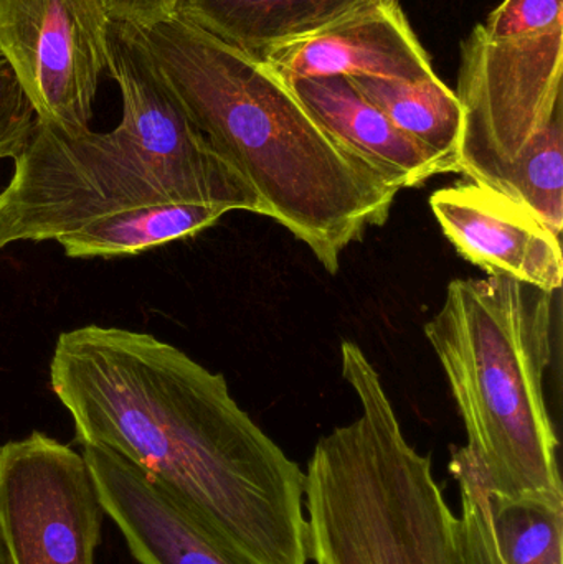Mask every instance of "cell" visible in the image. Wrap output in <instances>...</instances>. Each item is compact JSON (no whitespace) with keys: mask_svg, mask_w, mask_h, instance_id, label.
Here are the masks:
<instances>
[{"mask_svg":"<svg viewBox=\"0 0 563 564\" xmlns=\"http://www.w3.org/2000/svg\"><path fill=\"white\" fill-rule=\"evenodd\" d=\"M563 0H502L462 43L458 171L496 188L563 109Z\"/></svg>","mask_w":563,"mask_h":564,"instance_id":"5b68a950","label":"cell"},{"mask_svg":"<svg viewBox=\"0 0 563 564\" xmlns=\"http://www.w3.org/2000/svg\"><path fill=\"white\" fill-rule=\"evenodd\" d=\"M400 131L458 171L463 108L439 75L422 79L349 78Z\"/></svg>","mask_w":563,"mask_h":564,"instance_id":"e0dca14e","label":"cell"},{"mask_svg":"<svg viewBox=\"0 0 563 564\" xmlns=\"http://www.w3.org/2000/svg\"><path fill=\"white\" fill-rule=\"evenodd\" d=\"M450 470L462 494L463 564H563V503L502 496L466 446H452Z\"/></svg>","mask_w":563,"mask_h":564,"instance_id":"4fadbf2b","label":"cell"},{"mask_svg":"<svg viewBox=\"0 0 563 564\" xmlns=\"http://www.w3.org/2000/svg\"><path fill=\"white\" fill-rule=\"evenodd\" d=\"M498 192L541 220L555 237L563 228V109L532 138Z\"/></svg>","mask_w":563,"mask_h":564,"instance_id":"ac0fdd59","label":"cell"},{"mask_svg":"<svg viewBox=\"0 0 563 564\" xmlns=\"http://www.w3.org/2000/svg\"><path fill=\"white\" fill-rule=\"evenodd\" d=\"M111 23L105 0H0V56L36 121L88 131Z\"/></svg>","mask_w":563,"mask_h":564,"instance_id":"9c48e42d","label":"cell"},{"mask_svg":"<svg viewBox=\"0 0 563 564\" xmlns=\"http://www.w3.org/2000/svg\"><path fill=\"white\" fill-rule=\"evenodd\" d=\"M165 202L172 200L112 131L68 134L35 121L0 192V250L56 241L119 212Z\"/></svg>","mask_w":563,"mask_h":564,"instance_id":"8992f818","label":"cell"},{"mask_svg":"<svg viewBox=\"0 0 563 564\" xmlns=\"http://www.w3.org/2000/svg\"><path fill=\"white\" fill-rule=\"evenodd\" d=\"M198 131L273 218L327 273L369 228L389 220L399 188L340 145L260 56L171 15L141 29Z\"/></svg>","mask_w":563,"mask_h":564,"instance_id":"7a4b0ae2","label":"cell"},{"mask_svg":"<svg viewBox=\"0 0 563 564\" xmlns=\"http://www.w3.org/2000/svg\"><path fill=\"white\" fill-rule=\"evenodd\" d=\"M0 564H7L6 552H3L2 543H0Z\"/></svg>","mask_w":563,"mask_h":564,"instance_id":"44dd1931","label":"cell"},{"mask_svg":"<svg viewBox=\"0 0 563 564\" xmlns=\"http://www.w3.org/2000/svg\"><path fill=\"white\" fill-rule=\"evenodd\" d=\"M108 72L122 98L121 122L112 134L169 200L260 214L257 195L218 158L185 111L141 29L112 20Z\"/></svg>","mask_w":563,"mask_h":564,"instance_id":"52a82bcc","label":"cell"},{"mask_svg":"<svg viewBox=\"0 0 563 564\" xmlns=\"http://www.w3.org/2000/svg\"><path fill=\"white\" fill-rule=\"evenodd\" d=\"M106 516L141 564H240L161 484L101 446H83Z\"/></svg>","mask_w":563,"mask_h":564,"instance_id":"7c38bea8","label":"cell"},{"mask_svg":"<svg viewBox=\"0 0 563 564\" xmlns=\"http://www.w3.org/2000/svg\"><path fill=\"white\" fill-rule=\"evenodd\" d=\"M105 516L83 453L36 431L0 444L7 564H95Z\"/></svg>","mask_w":563,"mask_h":564,"instance_id":"ba28073f","label":"cell"},{"mask_svg":"<svg viewBox=\"0 0 563 564\" xmlns=\"http://www.w3.org/2000/svg\"><path fill=\"white\" fill-rule=\"evenodd\" d=\"M554 297L508 276L462 278L450 282L423 330L489 486L502 496L563 503L544 394Z\"/></svg>","mask_w":563,"mask_h":564,"instance_id":"3957f363","label":"cell"},{"mask_svg":"<svg viewBox=\"0 0 563 564\" xmlns=\"http://www.w3.org/2000/svg\"><path fill=\"white\" fill-rule=\"evenodd\" d=\"M430 207L456 253L488 276L562 288L561 238L501 192L468 178L436 191Z\"/></svg>","mask_w":563,"mask_h":564,"instance_id":"8fae6325","label":"cell"},{"mask_svg":"<svg viewBox=\"0 0 563 564\" xmlns=\"http://www.w3.org/2000/svg\"><path fill=\"white\" fill-rule=\"evenodd\" d=\"M50 384L82 446L161 484L240 564H307L304 473L238 406L224 375L128 328L63 332Z\"/></svg>","mask_w":563,"mask_h":564,"instance_id":"6da1fadb","label":"cell"},{"mask_svg":"<svg viewBox=\"0 0 563 564\" xmlns=\"http://www.w3.org/2000/svg\"><path fill=\"white\" fill-rule=\"evenodd\" d=\"M343 378L360 414L320 440L304 473L307 560L316 564H463L458 517L432 459L405 440L379 371L350 340Z\"/></svg>","mask_w":563,"mask_h":564,"instance_id":"277c9868","label":"cell"},{"mask_svg":"<svg viewBox=\"0 0 563 564\" xmlns=\"http://www.w3.org/2000/svg\"><path fill=\"white\" fill-rule=\"evenodd\" d=\"M288 85L340 145L364 159L392 187H419L435 175L453 172L400 131L346 76L294 79Z\"/></svg>","mask_w":563,"mask_h":564,"instance_id":"5bb4252c","label":"cell"},{"mask_svg":"<svg viewBox=\"0 0 563 564\" xmlns=\"http://www.w3.org/2000/svg\"><path fill=\"white\" fill-rule=\"evenodd\" d=\"M258 56L288 83L329 76H436L399 0H364L313 32L277 43Z\"/></svg>","mask_w":563,"mask_h":564,"instance_id":"30bf717a","label":"cell"},{"mask_svg":"<svg viewBox=\"0 0 563 564\" xmlns=\"http://www.w3.org/2000/svg\"><path fill=\"white\" fill-rule=\"evenodd\" d=\"M105 3L116 22L148 29L172 15L174 0H105Z\"/></svg>","mask_w":563,"mask_h":564,"instance_id":"ffe728a7","label":"cell"},{"mask_svg":"<svg viewBox=\"0 0 563 564\" xmlns=\"http://www.w3.org/2000/svg\"><path fill=\"white\" fill-rule=\"evenodd\" d=\"M364 0H174L172 15L251 55L313 32Z\"/></svg>","mask_w":563,"mask_h":564,"instance_id":"9a60e30c","label":"cell"},{"mask_svg":"<svg viewBox=\"0 0 563 564\" xmlns=\"http://www.w3.org/2000/svg\"><path fill=\"white\" fill-rule=\"evenodd\" d=\"M228 212L220 205L181 202L142 205L95 221L56 243L68 258L136 257L202 234Z\"/></svg>","mask_w":563,"mask_h":564,"instance_id":"2e32d148","label":"cell"},{"mask_svg":"<svg viewBox=\"0 0 563 564\" xmlns=\"http://www.w3.org/2000/svg\"><path fill=\"white\" fill-rule=\"evenodd\" d=\"M35 121L32 106L12 69L0 56V161L19 158L32 135Z\"/></svg>","mask_w":563,"mask_h":564,"instance_id":"d6986e66","label":"cell"}]
</instances>
